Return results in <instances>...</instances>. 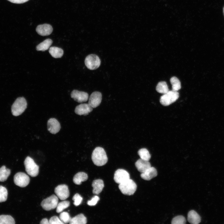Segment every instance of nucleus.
Listing matches in <instances>:
<instances>
[{
	"label": "nucleus",
	"instance_id": "obj_1",
	"mask_svg": "<svg viewBox=\"0 0 224 224\" xmlns=\"http://www.w3.org/2000/svg\"><path fill=\"white\" fill-rule=\"evenodd\" d=\"M92 160L94 164L98 166L105 164L108 161V158L104 149L100 147H96L93 151Z\"/></svg>",
	"mask_w": 224,
	"mask_h": 224
},
{
	"label": "nucleus",
	"instance_id": "obj_2",
	"mask_svg": "<svg viewBox=\"0 0 224 224\" xmlns=\"http://www.w3.org/2000/svg\"><path fill=\"white\" fill-rule=\"evenodd\" d=\"M27 107V103L23 97L17 98L12 104L11 107L12 113L15 116L21 115L25 110Z\"/></svg>",
	"mask_w": 224,
	"mask_h": 224
},
{
	"label": "nucleus",
	"instance_id": "obj_3",
	"mask_svg": "<svg viewBox=\"0 0 224 224\" xmlns=\"http://www.w3.org/2000/svg\"><path fill=\"white\" fill-rule=\"evenodd\" d=\"M119 188L124 194L131 195L135 192L137 186L133 180L129 179L125 182L119 184Z\"/></svg>",
	"mask_w": 224,
	"mask_h": 224
},
{
	"label": "nucleus",
	"instance_id": "obj_4",
	"mask_svg": "<svg viewBox=\"0 0 224 224\" xmlns=\"http://www.w3.org/2000/svg\"><path fill=\"white\" fill-rule=\"evenodd\" d=\"M26 171L27 173L32 177L36 176L39 173V166L33 159L30 156H27L24 161Z\"/></svg>",
	"mask_w": 224,
	"mask_h": 224
},
{
	"label": "nucleus",
	"instance_id": "obj_5",
	"mask_svg": "<svg viewBox=\"0 0 224 224\" xmlns=\"http://www.w3.org/2000/svg\"><path fill=\"white\" fill-rule=\"evenodd\" d=\"M179 96V93L177 91L172 90L169 91L161 97L160 101L162 105L168 106L175 102L178 99Z\"/></svg>",
	"mask_w": 224,
	"mask_h": 224
},
{
	"label": "nucleus",
	"instance_id": "obj_6",
	"mask_svg": "<svg viewBox=\"0 0 224 224\" xmlns=\"http://www.w3.org/2000/svg\"><path fill=\"white\" fill-rule=\"evenodd\" d=\"M100 60L99 57L95 54H90L86 58L85 63L86 67L91 70H95L100 65Z\"/></svg>",
	"mask_w": 224,
	"mask_h": 224
},
{
	"label": "nucleus",
	"instance_id": "obj_7",
	"mask_svg": "<svg viewBox=\"0 0 224 224\" xmlns=\"http://www.w3.org/2000/svg\"><path fill=\"white\" fill-rule=\"evenodd\" d=\"M58 203V197L54 194L44 199L41 203L42 208L45 210L49 211L57 207Z\"/></svg>",
	"mask_w": 224,
	"mask_h": 224
},
{
	"label": "nucleus",
	"instance_id": "obj_8",
	"mask_svg": "<svg viewBox=\"0 0 224 224\" xmlns=\"http://www.w3.org/2000/svg\"><path fill=\"white\" fill-rule=\"evenodd\" d=\"M14 181L16 185L21 187H25L29 183L30 179L26 174L23 172H19L14 175Z\"/></svg>",
	"mask_w": 224,
	"mask_h": 224
},
{
	"label": "nucleus",
	"instance_id": "obj_9",
	"mask_svg": "<svg viewBox=\"0 0 224 224\" xmlns=\"http://www.w3.org/2000/svg\"><path fill=\"white\" fill-rule=\"evenodd\" d=\"M57 196L61 200H64L69 196V191L68 186L65 184L59 185L54 189Z\"/></svg>",
	"mask_w": 224,
	"mask_h": 224
},
{
	"label": "nucleus",
	"instance_id": "obj_10",
	"mask_svg": "<svg viewBox=\"0 0 224 224\" xmlns=\"http://www.w3.org/2000/svg\"><path fill=\"white\" fill-rule=\"evenodd\" d=\"M129 179V173L123 169L117 170L114 174V180L116 183L119 184L125 182Z\"/></svg>",
	"mask_w": 224,
	"mask_h": 224
},
{
	"label": "nucleus",
	"instance_id": "obj_11",
	"mask_svg": "<svg viewBox=\"0 0 224 224\" xmlns=\"http://www.w3.org/2000/svg\"><path fill=\"white\" fill-rule=\"evenodd\" d=\"M102 98L101 93L99 91H94L90 95L88 104L93 108H96L100 104Z\"/></svg>",
	"mask_w": 224,
	"mask_h": 224
},
{
	"label": "nucleus",
	"instance_id": "obj_12",
	"mask_svg": "<svg viewBox=\"0 0 224 224\" xmlns=\"http://www.w3.org/2000/svg\"><path fill=\"white\" fill-rule=\"evenodd\" d=\"M71 96L74 100L78 103L86 101L88 99V94L85 92L73 90L71 92Z\"/></svg>",
	"mask_w": 224,
	"mask_h": 224
},
{
	"label": "nucleus",
	"instance_id": "obj_13",
	"mask_svg": "<svg viewBox=\"0 0 224 224\" xmlns=\"http://www.w3.org/2000/svg\"><path fill=\"white\" fill-rule=\"evenodd\" d=\"M48 130L53 134H55L60 130L61 126L58 121L54 118H51L48 121Z\"/></svg>",
	"mask_w": 224,
	"mask_h": 224
},
{
	"label": "nucleus",
	"instance_id": "obj_14",
	"mask_svg": "<svg viewBox=\"0 0 224 224\" xmlns=\"http://www.w3.org/2000/svg\"><path fill=\"white\" fill-rule=\"evenodd\" d=\"M93 110V108L87 103L81 104L77 105L74 110L75 113L80 115H88Z\"/></svg>",
	"mask_w": 224,
	"mask_h": 224
},
{
	"label": "nucleus",
	"instance_id": "obj_15",
	"mask_svg": "<svg viewBox=\"0 0 224 224\" xmlns=\"http://www.w3.org/2000/svg\"><path fill=\"white\" fill-rule=\"evenodd\" d=\"M36 31L39 35L41 36H47L52 33L53 28L51 25L44 24L38 26L36 28Z\"/></svg>",
	"mask_w": 224,
	"mask_h": 224
},
{
	"label": "nucleus",
	"instance_id": "obj_16",
	"mask_svg": "<svg viewBox=\"0 0 224 224\" xmlns=\"http://www.w3.org/2000/svg\"><path fill=\"white\" fill-rule=\"evenodd\" d=\"M135 166L138 170L141 173H143L151 167V164L149 161L140 159L135 163Z\"/></svg>",
	"mask_w": 224,
	"mask_h": 224
},
{
	"label": "nucleus",
	"instance_id": "obj_17",
	"mask_svg": "<svg viewBox=\"0 0 224 224\" xmlns=\"http://www.w3.org/2000/svg\"><path fill=\"white\" fill-rule=\"evenodd\" d=\"M157 175V171L156 168L151 167L142 173L140 176L143 179L149 180Z\"/></svg>",
	"mask_w": 224,
	"mask_h": 224
},
{
	"label": "nucleus",
	"instance_id": "obj_18",
	"mask_svg": "<svg viewBox=\"0 0 224 224\" xmlns=\"http://www.w3.org/2000/svg\"><path fill=\"white\" fill-rule=\"evenodd\" d=\"M187 219L190 223L193 224H198L200 222L201 220L200 216L194 210H191L189 212Z\"/></svg>",
	"mask_w": 224,
	"mask_h": 224
},
{
	"label": "nucleus",
	"instance_id": "obj_19",
	"mask_svg": "<svg viewBox=\"0 0 224 224\" xmlns=\"http://www.w3.org/2000/svg\"><path fill=\"white\" fill-rule=\"evenodd\" d=\"M104 186L103 181L101 180L97 179L93 181L92 184L93 194H100Z\"/></svg>",
	"mask_w": 224,
	"mask_h": 224
},
{
	"label": "nucleus",
	"instance_id": "obj_20",
	"mask_svg": "<svg viewBox=\"0 0 224 224\" xmlns=\"http://www.w3.org/2000/svg\"><path fill=\"white\" fill-rule=\"evenodd\" d=\"M88 178L87 175L82 172H79L74 176L73 182L76 184L80 185L82 182L86 181Z\"/></svg>",
	"mask_w": 224,
	"mask_h": 224
},
{
	"label": "nucleus",
	"instance_id": "obj_21",
	"mask_svg": "<svg viewBox=\"0 0 224 224\" xmlns=\"http://www.w3.org/2000/svg\"><path fill=\"white\" fill-rule=\"evenodd\" d=\"M86 217L81 213L71 218L69 223L70 224H86Z\"/></svg>",
	"mask_w": 224,
	"mask_h": 224
},
{
	"label": "nucleus",
	"instance_id": "obj_22",
	"mask_svg": "<svg viewBox=\"0 0 224 224\" xmlns=\"http://www.w3.org/2000/svg\"><path fill=\"white\" fill-rule=\"evenodd\" d=\"M52 43L51 39H47L38 44L36 46V49L37 51H45L49 48Z\"/></svg>",
	"mask_w": 224,
	"mask_h": 224
},
{
	"label": "nucleus",
	"instance_id": "obj_23",
	"mask_svg": "<svg viewBox=\"0 0 224 224\" xmlns=\"http://www.w3.org/2000/svg\"><path fill=\"white\" fill-rule=\"evenodd\" d=\"M49 52L52 56L55 58H60L63 54V51L62 49L54 46L49 48Z\"/></svg>",
	"mask_w": 224,
	"mask_h": 224
},
{
	"label": "nucleus",
	"instance_id": "obj_24",
	"mask_svg": "<svg viewBox=\"0 0 224 224\" xmlns=\"http://www.w3.org/2000/svg\"><path fill=\"white\" fill-rule=\"evenodd\" d=\"M11 170L6 168L5 166L0 168V182L5 181L10 175Z\"/></svg>",
	"mask_w": 224,
	"mask_h": 224
},
{
	"label": "nucleus",
	"instance_id": "obj_25",
	"mask_svg": "<svg viewBox=\"0 0 224 224\" xmlns=\"http://www.w3.org/2000/svg\"><path fill=\"white\" fill-rule=\"evenodd\" d=\"M156 90L158 92L163 94L166 93L169 91L166 83L164 81H161L158 83Z\"/></svg>",
	"mask_w": 224,
	"mask_h": 224
},
{
	"label": "nucleus",
	"instance_id": "obj_26",
	"mask_svg": "<svg viewBox=\"0 0 224 224\" xmlns=\"http://www.w3.org/2000/svg\"><path fill=\"white\" fill-rule=\"evenodd\" d=\"M14 219L9 215H0V224H14Z\"/></svg>",
	"mask_w": 224,
	"mask_h": 224
},
{
	"label": "nucleus",
	"instance_id": "obj_27",
	"mask_svg": "<svg viewBox=\"0 0 224 224\" xmlns=\"http://www.w3.org/2000/svg\"><path fill=\"white\" fill-rule=\"evenodd\" d=\"M172 85V90L177 91L181 88V83L179 79L175 77H172L170 80Z\"/></svg>",
	"mask_w": 224,
	"mask_h": 224
},
{
	"label": "nucleus",
	"instance_id": "obj_28",
	"mask_svg": "<svg viewBox=\"0 0 224 224\" xmlns=\"http://www.w3.org/2000/svg\"><path fill=\"white\" fill-rule=\"evenodd\" d=\"M138 153L141 159L149 161L151 158V155L148 150L145 148L139 149Z\"/></svg>",
	"mask_w": 224,
	"mask_h": 224
},
{
	"label": "nucleus",
	"instance_id": "obj_29",
	"mask_svg": "<svg viewBox=\"0 0 224 224\" xmlns=\"http://www.w3.org/2000/svg\"><path fill=\"white\" fill-rule=\"evenodd\" d=\"M70 202L68 201H63L58 203L56 207V212L60 213L64 209L68 208L70 205Z\"/></svg>",
	"mask_w": 224,
	"mask_h": 224
},
{
	"label": "nucleus",
	"instance_id": "obj_30",
	"mask_svg": "<svg viewBox=\"0 0 224 224\" xmlns=\"http://www.w3.org/2000/svg\"><path fill=\"white\" fill-rule=\"evenodd\" d=\"M8 192L4 187L0 185V203L5 201L7 198Z\"/></svg>",
	"mask_w": 224,
	"mask_h": 224
},
{
	"label": "nucleus",
	"instance_id": "obj_31",
	"mask_svg": "<svg viewBox=\"0 0 224 224\" xmlns=\"http://www.w3.org/2000/svg\"><path fill=\"white\" fill-rule=\"evenodd\" d=\"M59 218L64 224L69 223L71 219L69 214L65 212L61 213L59 215Z\"/></svg>",
	"mask_w": 224,
	"mask_h": 224
},
{
	"label": "nucleus",
	"instance_id": "obj_32",
	"mask_svg": "<svg viewBox=\"0 0 224 224\" xmlns=\"http://www.w3.org/2000/svg\"><path fill=\"white\" fill-rule=\"evenodd\" d=\"M186 222L185 218L183 216L179 215L173 218L171 223L172 224H184Z\"/></svg>",
	"mask_w": 224,
	"mask_h": 224
},
{
	"label": "nucleus",
	"instance_id": "obj_33",
	"mask_svg": "<svg viewBox=\"0 0 224 224\" xmlns=\"http://www.w3.org/2000/svg\"><path fill=\"white\" fill-rule=\"evenodd\" d=\"M72 199L74 201L73 204L76 206L81 204L82 201V198L78 194H75L73 197Z\"/></svg>",
	"mask_w": 224,
	"mask_h": 224
},
{
	"label": "nucleus",
	"instance_id": "obj_34",
	"mask_svg": "<svg viewBox=\"0 0 224 224\" xmlns=\"http://www.w3.org/2000/svg\"><path fill=\"white\" fill-rule=\"evenodd\" d=\"M50 224H64L57 216H54L50 218L49 221Z\"/></svg>",
	"mask_w": 224,
	"mask_h": 224
},
{
	"label": "nucleus",
	"instance_id": "obj_35",
	"mask_svg": "<svg viewBox=\"0 0 224 224\" xmlns=\"http://www.w3.org/2000/svg\"><path fill=\"white\" fill-rule=\"evenodd\" d=\"M99 200L100 198L99 197L96 195L92 198L91 200L88 201L87 202V204L90 206H95L96 204Z\"/></svg>",
	"mask_w": 224,
	"mask_h": 224
},
{
	"label": "nucleus",
	"instance_id": "obj_36",
	"mask_svg": "<svg viewBox=\"0 0 224 224\" xmlns=\"http://www.w3.org/2000/svg\"><path fill=\"white\" fill-rule=\"evenodd\" d=\"M11 2L16 4H21L26 2L29 0H7Z\"/></svg>",
	"mask_w": 224,
	"mask_h": 224
},
{
	"label": "nucleus",
	"instance_id": "obj_37",
	"mask_svg": "<svg viewBox=\"0 0 224 224\" xmlns=\"http://www.w3.org/2000/svg\"><path fill=\"white\" fill-rule=\"evenodd\" d=\"M41 224H49L48 220L46 218L43 219L40 222Z\"/></svg>",
	"mask_w": 224,
	"mask_h": 224
},
{
	"label": "nucleus",
	"instance_id": "obj_38",
	"mask_svg": "<svg viewBox=\"0 0 224 224\" xmlns=\"http://www.w3.org/2000/svg\"><path fill=\"white\" fill-rule=\"evenodd\" d=\"M223 15H224V7H223Z\"/></svg>",
	"mask_w": 224,
	"mask_h": 224
}]
</instances>
